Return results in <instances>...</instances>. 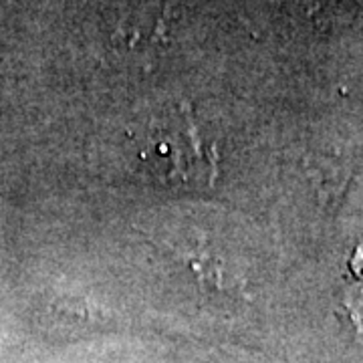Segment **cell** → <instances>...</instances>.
Wrapping results in <instances>:
<instances>
[{
	"label": "cell",
	"instance_id": "cell-1",
	"mask_svg": "<svg viewBox=\"0 0 363 363\" xmlns=\"http://www.w3.org/2000/svg\"><path fill=\"white\" fill-rule=\"evenodd\" d=\"M351 271H353V274H355L357 279H362L363 281V259L359 257V252H357V255L353 257V260H351ZM355 289H359L362 293H351L350 311L353 313V317H355L357 323H363V283L362 286H355Z\"/></svg>",
	"mask_w": 363,
	"mask_h": 363
}]
</instances>
